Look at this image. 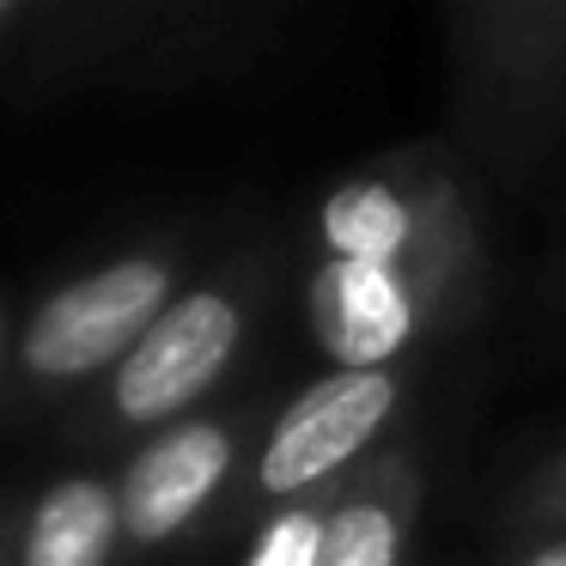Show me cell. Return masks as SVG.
<instances>
[{"mask_svg":"<svg viewBox=\"0 0 566 566\" xmlns=\"http://www.w3.org/2000/svg\"><path fill=\"white\" fill-rule=\"evenodd\" d=\"M165 293H171V281H165L159 262H116L92 281H74L31 323L25 335L31 371L80 378V371H98L111 359H128L140 347V335L165 317Z\"/></svg>","mask_w":566,"mask_h":566,"instance_id":"obj_1","label":"cell"},{"mask_svg":"<svg viewBox=\"0 0 566 566\" xmlns=\"http://www.w3.org/2000/svg\"><path fill=\"white\" fill-rule=\"evenodd\" d=\"M238 347V311L220 293H189L140 335L116 371V408L128 420H165L201 396Z\"/></svg>","mask_w":566,"mask_h":566,"instance_id":"obj_2","label":"cell"},{"mask_svg":"<svg viewBox=\"0 0 566 566\" xmlns=\"http://www.w3.org/2000/svg\"><path fill=\"white\" fill-rule=\"evenodd\" d=\"M390 408H396V384L384 371H335V378L311 384L281 415L269 451H262V488L298 493L311 481H323L390 420Z\"/></svg>","mask_w":566,"mask_h":566,"instance_id":"obj_3","label":"cell"},{"mask_svg":"<svg viewBox=\"0 0 566 566\" xmlns=\"http://www.w3.org/2000/svg\"><path fill=\"white\" fill-rule=\"evenodd\" d=\"M311 323H317L323 347L342 359V371H378L408 342L415 311H408V293L396 281V269L335 256L311 281Z\"/></svg>","mask_w":566,"mask_h":566,"instance_id":"obj_4","label":"cell"},{"mask_svg":"<svg viewBox=\"0 0 566 566\" xmlns=\"http://www.w3.org/2000/svg\"><path fill=\"white\" fill-rule=\"evenodd\" d=\"M226 463H232V439L220 427H184L159 439L153 451H140V463L123 481V524L140 542L184 530L201 512V500L220 488Z\"/></svg>","mask_w":566,"mask_h":566,"instance_id":"obj_5","label":"cell"},{"mask_svg":"<svg viewBox=\"0 0 566 566\" xmlns=\"http://www.w3.org/2000/svg\"><path fill=\"white\" fill-rule=\"evenodd\" d=\"M116 536V505L98 481H62L38 505L25 536V566H104Z\"/></svg>","mask_w":566,"mask_h":566,"instance_id":"obj_6","label":"cell"},{"mask_svg":"<svg viewBox=\"0 0 566 566\" xmlns=\"http://www.w3.org/2000/svg\"><path fill=\"white\" fill-rule=\"evenodd\" d=\"M323 232H329L342 262H384L396 269L408 244V208L384 184H342L323 208Z\"/></svg>","mask_w":566,"mask_h":566,"instance_id":"obj_7","label":"cell"},{"mask_svg":"<svg viewBox=\"0 0 566 566\" xmlns=\"http://www.w3.org/2000/svg\"><path fill=\"white\" fill-rule=\"evenodd\" d=\"M317 566H396V517L384 505H347L323 524Z\"/></svg>","mask_w":566,"mask_h":566,"instance_id":"obj_8","label":"cell"},{"mask_svg":"<svg viewBox=\"0 0 566 566\" xmlns=\"http://www.w3.org/2000/svg\"><path fill=\"white\" fill-rule=\"evenodd\" d=\"M317 554H323V517L286 512L269 524V536L250 554V566H317Z\"/></svg>","mask_w":566,"mask_h":566,"instance_id":"obj_9","label":"cell"},{"mask_svg":"<svg viewBox=\"0 0 566 566\" xmlns=\"http://www.w3.org/2000/svg\"><path fill=\"white\" fill-rule=\"evenodd\" d=\"M530 566H566V542H560V548H548V554H536Z\"/></svg>","mask_w":566,"mask_h":566,"instance_id":"obj_10","label":"cell"},{"mask_svg":"<svg viewBox=\"0 0 566 566\" xmlns=\"http://www.w3.org/2000/svg\"><path fill=\"white\" fill-rule=\"evenodd\" d=\"M7 13H13V7H7V0H0V19H7Z\"/></svg>","mask_w":566,"mask_h":566,"instance_id":"obj_11","label":"cell"}]
</instances>
